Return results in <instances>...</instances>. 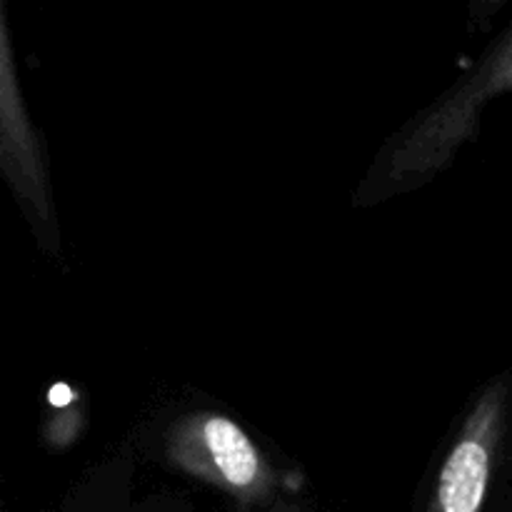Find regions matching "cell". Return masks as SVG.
<instances>
[{"label": "cell", "instance_id": "cell-1", "mask_svg": "<svg viewBox=\"0 0 512 512\" xmlns=\"http://www.w3.org/2000/svg\"><path fill=\"white\" fill-rule=\"evenodd\" d=\"M168 458L190 478L243 505L263 503L278 488V475L248 433L220 413L203 410L175 420L168 433Z\"/></svg>", "mask_w": 512, "mask_h": 512}, {"label": "cell", "instance_id": "cell-2", "mask_svg": "<svg viewBox=\"0 0 512 512\" xmlns=\"http://www.w3.org/2000/svg\"><path fill=\"white\" fill-rule=\"evenodd\" d=\"M512 90V30L485 58L475 78L448 103L438 105L393 155V178L423 175L448 163L460 143L473 133L478 110L495 95Z\"/></svg>", "mask_w": 512, "mask_h": 512}, {"label": "cell", "instance_id": "cell-3", "mask_svg": "<svg viewBox=\"0 0 512 512\" xmlns=\"http://www.w3.org/2000/svg\"><path fill=\"white\" fill-rule=\"evenodd\" d=\"M508 408V380H498L480 395L445 458L428 512H483L508 428Z\"/></svg>", "mask_w": 512, "mask_h": 512}, {"label": "cell", "instance_id": "cell-4", "mask_svg": "<svg viewBox=\"0 0 512 512\" xmlns=\"http://www.w3.org/2000/svg\"><path fill=\"white\" fill-rule=\"evenodd\" d=\"M270 512H298V510H295L293 505H275V508Z\"/></svg>", "mask_w": 512, "mask_h": 512}]
</instances>
